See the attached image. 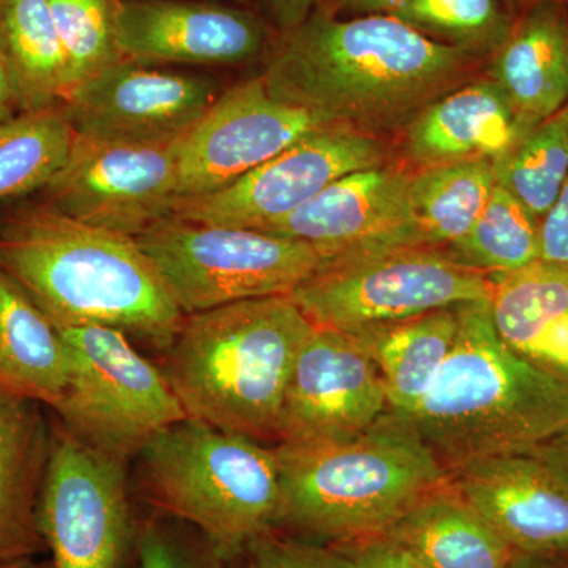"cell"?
Returning a JSON list of instances; mask_svg holds the SVG:
<instances>
[{
  "mask_svg": "<svg viewBox=\"0 0 568 568\" xmlns=\"http://www.w3.org/2000/svg\"><path fill=\"white\" fill-rule=\"evenodd\" d=\"M476 63L392 14L339 18L320 6L284 33L261 80L323 125L379 138L465 85Z\"/></svg>",
  "mask_w": 568,
  "mask_h": 568,
  "instance_id": "6da1fadb",
  "label": "cell"
},
{
  "mask_svg": "<svg viewBox=\"0 0 568 568\" xmlns=\"http://www.w3.org/2000/svg\"><path fill=\"white\" fill-rule=\"evenodd\" d=\"M0 268L58 327L106 325L164 349L185 317L136 239L44 203L0 219Z\"/></svg>",
  "mask_w": 568,
  "mask_h": 568,
  "instance_id": "7a4b0ae2",
  "label": "cell"
},
{
  "mask_svg": "<svg viewBox=\"0 0 568 568\" xmlns=\"http://www.w3.org/2000/svg\"><path fill=\"white\" fill-rule=\"evenodd\" d=\"M406 418L447 473L529 454L568 425V384L497 335L489 301L458 306V332L435 383Z\"/></svg>",
  "mask_w": 568,
  "mask_h": 568,
  "instance_id": "3957f363",
  "label": "cell"
},
{
  "mask_svg": "<svg viewBox=\"0 0 568 568\" xmlns=\"http://www.w3.org/2000/svg\"><path fill=\"white\" fill-rule=\"evenodd\" d=\"M315 325L291 295L185 315L160 364L186 417L274 439L284 394Z\"/></svg>",
  "mask_w": 568,
  "mask_h": 568,
  "instance_id": "277c9868",
  "label": "cell"
},
{
  "mask_svg": "<svg viewBox=\"0 0 568 568\" xmlns=\"http://www.w3.org/2000/svg\"><path fill=\"white\" fill-rule=\"evenodd\" d=\"M275 454L276 529L332 547L386 534L417 500L450 478L409 422L388 410L351 439L276 446Z\"/></svg>",
  "mask_w": 568,
  "mask_h": 568,
  "instance_id": "5b68a950",
  "label": "cell"
},
{
  "mask_svg": "<svg viewBox=\"0 0 568 568\" xmlns=\"http://www.w3.org/2000/svg\"><path fill=\"white\" fill-rule=\"evenodd\" d=\"M136 458L156 511L189 523L230 562L276 529L275 448L186 417L156 433Z\"/></svg>",
  "mask_w": 568,
  "mask_h": 568,
  "instance_id": "8992f818",
  "label": "cell"
},
{
  "mask_svg": "<svg viewBox=\"0 0 568 568\" xmlns=\"http://www.w3.org/2000/svg\"><path fill=\"white\" fill-rule=\"evenodd\" d=\"M183 315L234 302L291 295L334 263L306 242L170 216L136 237Z\"/></svg>",
  "mask_w": 568,
  "mask_h": 568,
  "instance_id": "52a82bcc",
  "label": "cell"
},
{
  "mask_svg": "<svg viewBox=\"0 0 568 568\" xmlns=\"http://www.w3.org/2000/svg\"><path fill=\"white\" fill-rule=\"evenodd\" d=\"M491 291V276L444 250L395 246L336 260L291 298L316 327L354 332L489 301Z\"/></svg>",
  "mask_w": 568,
  "mask_h": 568,
  "instance_id": "ba28073f",
  "label": "cell"
},
{
  "mask_svg": "<svg viewBox=\"0 0 568 568\" xmlns=\"http://www.w3.org/2000/svg\"><path fill=\"white\" fill-rule=\"evenodd\" d=\"M58 328L69 347L70 379L51 410L74 436L129 462L156 433L186 418L160 366L130 336L99 324Z\"/></svg>",
  "mask_w": 568,
  "mask_h": 568,
  "instance_id": "9c48e42d",
  "label": "cell"
},
{
  "mask_svg": "<svg viewBox=\"0 0 568 568\" xmlns=\"http://www.w3.org/2000/svg\"><path fill=\"white\" fill-rule=\"evenodd\" d=\"M39 528L51 568H126L136 545L126 462L89 446L55 418Z\"/></svg>",
  "mask_w": 568,
  "mask_h": 568,
  "instance_id": "30bf717a",
  "label": "cell"
},
{
  "mask_svg": "<svg viewBox=\"0 0 568 568\" xmlns=\"http://www.w3.org/2000/svg\"><path fill=\"white\" fill-rule=\"evenodd\" d=\"M41 192V203L54 211L133 239L173 216L181 200L173 145L78 134L69 160Z\"/></svg>",
  "mask_w": 568,
  "mask_h": 568,
  "instance_id": "8fae6325",
  "label": "cell"
},
{
  "mask_svg": "<svg viewBox=\"0 0 568 568\" xmlns=\"http://www.w3.org/2000/svg\"><path fill=\"white\" fill-rule=\"evenodd\" d=\"M379 138L323 125L250 171L233 185L203 196L181 197L174 215L189 222L264 230L317 196L331 183L387 164Z\"/></svg>",
  "mask_w": 568,
  "mask_h": 568,
  "instance_id": "7c38bea8",
  "label": "cell"
},
{
  "mask_svg": "<svg viewBox=\"0 0 568 568\" xmlns=\"http://www.w3.org/2000/svg\"><path fill=\"white\" fill-rule=\"evenodd\" d=\"M222 92L215 78L123 59L77 85L61 108L78 136L173 145Z\"/></svg>",
  "mask_w": 568,
  "mask_h": 568,
  "instance_id": "4fadbf2b",
  "label": "cell"
},
{
  "mask_svg": "<svg viewBox=\"0 0 568 568\" xmlns=\"http://www.w3.org/2000/svg\"><path fill=\"white\" fill-rule=\"evenodd\" d=\"M388 410L377 366L353 334L316 327L284 394L278 446H323L361 435Z\"/></svg>",
  "mask_w": 568,
  "mask_h": 568,
  "instance_id": "5bb4252c",
  "label": "cell"
},
{
  "mask_svg": "<svg viewBox=\"0 0 568 568\" xmlns=\"http://www.w3.org/2000/svg\"><path fill=\"white\" fill-rule=\"evenodd\" d=\"M317 126L308 111L268 95L261 77L235 84L174 142L179 194L220 192Z\"/></svg>",
  "mask_w": 568,
  "mask_h": 568,
  "instance_id": "9a60e30c",
  "label": "cell"
},
{
  "mask_svg": "<svg viewBox=\"0 0 568 568\" xmlns=\"http://www.w3.org/2000/svg\"><path fill=\"white\" fill-rule=\"evenodd\" d=\"M410 175L388 163L355 171L261 231L315 245L336 260L395 246H428L410 212Z\"/></svg>",
  "mask_w": 568,
  "mask_h": 568,
  "instance_id": "2e32d148",
  "label": "cell"
},
{
  "mask_svg": "<svg viewBox=\"0 0 568 568\" xmlns=\"http://www.w3.org/2000/svg\"><path fill=\"white\" fill-rule=\"evenodd\" d=\"M114 32L122 58L145 65H245L268 43L250 11L193 0H115Z\"/></svg>",
  "mask_w": 568,
  "mask_h": 568,
  "instance_id": "e0dca14e",
  "label": "cell"
},
{
  "mask_svg": "<svg viewBox=\"0 0 568 568\" xmlns=\"http://www.w3.org/2000/svg\"><path fill=\"white\" fill-rule=\"evenodd\" d=\"M450 484L518 555L568 558V491L534 455L466 463Z\"/></svg>",
  "mask_w": 568,
  "mask_h": 568,
  "instance_id": "ac0fdd59",
  "label": "cell"
},
{
  "mask_svg": "<svg viewBox=\"0 0 568 568\" xmlns=\"http://www.w3.org/2000/svg\"><path fill=\"white\" fill-rule=\"evenodd\" d=\"M491 78L466 82L426 106L405 129L407 159L418 168L496 162L532 130Z\"/></svg>",
  "mask_w": 568,
  "mask_h": 568,
  "instance_id": "d6986e66",
  "label": "cell"
},
{
  "mask_svg": "<svg viewBox=\"0 0 568 568\" xmlns=\"http://www.w3.org/2000/svg\"><path fill=\"white\" fill-rule=\"evenodd\" d=\"M43 405L0 394V567L47 551L39 499L51 446Z\"/></svg>",
  "mask_w": 568,
  "mask_h": 568,
  "instance_id": "ffe728a7",
  "label": "cell"
},
{
  "mask_svg": "<svg viewBox=\"0 0 568 568\" xmlns=\"http://www.w3.org/2000/svg\"><path fill=\"white\" fill-rule=\"evenodd\" d=\"M491 282L497 335L530 365L568 384V267L537 261Z\"/></svg>",
  "mask_w": 568,
  "mask_h": 568,
  "instance_id": "44dd1931",
  "label": "cell"
},
{
  "mask_svg": "<svg viewBox=\"0 0 568 568\" xmlns=\"http://www.w3.org/2000/svg\"><path fill=\"white\" fill-rule=\"evenodd\" d=\"M491 80L530 126L568 103V13L560 3H537L511 26L495 51Z\"/></svg>",
  "mask_w": 568,
  "mask_h": 568,
  "instance_id": "7402d4cb",
  "label": "cell"
},
{
  "mask_svg": "<svg viewBox=\"0 0 568 568\" xmlns=\"http://www.w3.org/2000/svg\"><path fill=\"white\" fill-rule=\"evenodd\" d=\"M386 536L424 568H507L518 555L450 478L396 519Z\"/></svg>",
  "mask_w": 568,
  "mask_h": 568,
  "instance_id": "603a6c76",
  "label": "cell"
},
{
  "mask_svg": "<svg viewBox=\"0 0 568 568\" xmlns=\"http://www.w3.org/2000/svg\"><path fill=\"white\" fill-rule=\"evenodd\" d=\"M70 379V353L59 328L0 268V394L54 407Z\"/></svg>",
  "mask_w": 568,
  "mask_h": 568,
  "instance_id": "cb8c5ba5",
  "label": "cell"
},
{
  "mask_svg": "<svg viewBox=\"0 0 568 568\" xmlns=\"http://www.w3.org/2000/svg\"><path fill=\"white\" fill-rule=\"evenodd\" d=\"M457 332L458 306H452L347 334L375 362L386 387L388 413L407 417L435 383Z\"/></svg>",
  "mask_w": 568,
  "mask_h": 568,
  "instance_id": "d4e9b609",
  "label": "cell"
},
{
  "mask_svg": "<svg viewBox=\"0 0 568 568\" xmlns=\"http://www.w3.org/2000/svg\"><path fill=\"white\" fill-rule=\"evenodd\" d=\"M0 54L18 112L61 106L67 63L48 0H0Z\"/></svg>",
  "mask_w": 568,
  "mask_h": 568,
  "instance_id": "484cf974",
  "label": "cell"
},
{
  "mask_svg": "<svg viewBox=\"0 0 568 568\" xmlns=\"http://www.w3.org/2000/svg\"><path fill=\"white\" fill-rule=\"evenodd\" d=\"M495 186L488 160L422 168L410 175V212L425 244L447 250L465 239Z\"/></svg>",
  "mask_w": 568,
  "mask_h": 568,
  "instance_id": "4316f807",
  "label": "cell"
},
{
  "mask_svg": "<svg viewBox=\"0 0 568 568\" xmlns=\"http://www.w3.org/2000/svg\"><path fill=\"white\" fill-rule=\"evenodd\" d=\"M73 140L61 106L0 123V200L43 190L69 160Z\"/></svg>",
  "mask_w": 568,
  "mask_h": 568,
  "instance_id": "83f0119b",
  "label": "cell"
},
{
  "mask_svg": "<svg viewBox=\"0 0 568 568\" xmlns=\"http://www.w3.org/2000/svg\"><path fill=\"white\" fill-rule=\"evenodd\" d=\"M444 252L489 276L511 274L540 261V222L496 183L469 234Z\"/></svg>",
  "mask_w": 568,
  "mask_h": 568,
  "instance_id": "f1b7e54d",
  "label": "cell"
},
{
  "mask_svg": "<svg viewBox=\"0 0 568 568\" xmlns=\"http://www.w3.org/2000/svg\"><path fill=\"white\" fill-rule=\"evenodd\" d=\"M496 183L541 222L568 179V103L493 162Z\"/></svg>",
  "mask_w": 568,
  "mask_h": 568,
  "instance_id": "f546056e",
  "label": "cell"
},
{
  "mask_svg": "<svg viewBox=\"0 0 568 568\" xmlns=\"http://www.w3.org/2000/svg\"><path fill=\"white\" fill-rule=\"evenodd\" d=\"M392 17L474 55L495 52L511 28L499 0H406Z\"/></svg>",
  "mask_w": 568,
  "mask_h": 568,
  "instance_id": "4dcf8cb0",
  "label": "cell"
},
{
  "mask_svg": "<svg viewBox=\"0 0 568 568\" xmlns=\"http://www.w3.org/2000/svg\"><path fill=\"white\" fill-rule=\"evenodd\" d=\"M67 63V84L81 82L123 61L114 32L115 0H48Z\"/></svg>",
  "mask_w": 568,
  "mask_h": 568,
  "instance_id": "1f68e13d",
  "label": "cell"
},
{
  "mask_svg": "<svg viewBox=\"0 0 568 568\" xmlns=\"http://www.w3.org/2000/svg\"><path fill=\"white\" fill-rule=\"evenodd\" d=\"M134 555L140 568H230L231 564L200 530L160 511L138 526Z\"/></svg>",
  "mask_w": 568,
  "mask_h": 568,
  "instance_id": "d6a6232c",
  "label": "cell"
},
{
  "mask_svg": "<svg viewBox=\"0 0 568 568\" xmlns=\"http://www.w3.org/2000/svg\"><path fill=\"white\" fill-rule=\"evenodd\" d=\"M237 559H241V568H349L338 548L278 529L254 538Z\"/></svg>",
  "mask_w": 568,
  "mask_h": 568,
  "instance_id": "836d02e7",
  "label": "cell"
},
{
  "mask_svg": "<svg viewBox=\"0 0 568 568\" xmlns=\"http://www.w3.org/2000/svg\"><path fill=\"white\" fill-rule=\"evenodd\" d=\"M336 548L346 556L349 568H424L386 534Z\"/></svg>",
  "mask_w": 568,
  "mask_h": 568,
  "instance_id": "e575fe53",
  "label": "cell"
},
{
  "mask_svg": "<svg viewBox=\"0 0 568 568\" xmlns=\"http://www.w3.org/2000/svg\"><path fill=\"white\" fill-rule=\"evenodd\" d=\"M540 261L568 267V179L540 222Z\"/></svg>",
  "mask_w": 568,
  "mask_h": 568,
  "instance_id": "d590c367",
  "label": "cell"
},
{
  "mask_svg": "<svg viewBox=\"0 0 568 568\" xmlns=\"http://www.w3.org/2000/svg\"><path fill=\"white\" fill-rule=\"evenodd\" d=\"M568 491V425L555 437L529 452Z\"/></svg>",
  "mask_w": 568,
  "mask_h": 568,
  "instance_id": "8d00e7d4",
  "label": "cell"
},
{
  "mask_svg": "<svg viewBox=\"0 0 568 568\" xmlns=\"http://www.w3.org/2000/svg\"><path fill=\"white\" fill-rule=\"evenodd\" d=\"M275 24L284 33L294 31L320 7L321 0H265Z\"/></svg>",
  "mask_w": 568,
  "mask_h": 568,
  "instance_id": "74e56055",
  "label": "cell"
},
{
  "mask_svg": "<svg viewBox=\"0 0 568 568\" xmlns=\"http://www.w3.org/2000/svg\"><path fill=\"white\" fill-rule=\"evenodd\" d=\"M406 0H327L324 9L336 17H369V14H392Z\"/></svg>",
  "mask_w": 568,
  "mask_h": 568,
  "instance_id": "f35d334b",
  "label": "cell"
},
{
  "mask_svg": "<svg viewBox=\"0 0 568 568\" xmlns=\"http://www.w3.org/2000/svg\"><path fill=\"white\" fill-rule=\"evenodd\" d=\"M18 112L17 103H14L13 89L9 71H7L6 62L0 54V123L9 121Z\"/></svg>",
  "mask_w": 568,
  "mask_h": 568,
  "instance_id": "ab89813d",
  "label": "cell"
},
{
  "mask_svg": "<svg viewBox=\"0 0 568 568\" xmlns=\"http://www.w3.org/2000/svg\"><path fill=\"white\" fill-rule=\"evenodd\" d=\"M507 568H568L562 558H547V556L517 555Z\"/></svg>",
  "mask_w": 568,
  "mask_h": 568,
  "instance_id": "60d3db41",
  "label": "cell"
},
{
  "mask_svg": "<svg viewBox=\"0 0 568 568\" xmlns=\"http://www.w3.org/2000/svg\"><path fill=\"white\" fill-rule=\"evenodd\" d=\"M0 568H51V564L44 562V560H39L37 558H29L17 560V562L7 564V566H2Z\"/></svg>",
  "mask_w": 568,
  "mask_h": 568,
  "instance_id": "b9f144b4",
  "label": "cell"
},
{
  "mask_svg": "<svg viewBox=\"0 0 568 568\" xmlns=\"http://www.w3.org/2000/svg\"><path fill=\"white\" fill-rule=\"evenodd\" d=\"M529 2H532L534 6H537V3H560V6H562V3H567L568 0H529Z\"/></svg>",
  "mask_w": 568,
  "mask_h": 568,
  "instance_id": "7bdbcfd3",
  "label": "cell"
}]
</instances>
